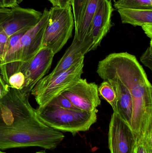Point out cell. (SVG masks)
<instances>
[{
    "label": "cell",
    "instance_id": "1",
    "mask_svg": "<svg viewBox=\"0 0 152 153\" xmlns=\"http://www.w3.org/2000/svg\"><path fill=\"white\" fill-rule=\"evenodd\" d=\"M29 97L18 91L9 99L0 119V150L38 147L52 150L64 139L61 132L38 119Z\"/></svg>",
    "mask_w": 152,
    "mask_h": 153
},
{
    "label": "cell",
    "instance_id": "2",
    "mask_svg": "<svg viewBox=\"0 0 152 153\" xmlns=\"http://www.w3.org/2000/svg\"><path fill=\"white\" fill-rule=\"evenodd\" d=\"M96 72L118 78L129 91L133 103L130 126L136 139L152 130V86L136 56L126 52L110 54L99 62Z\"/></svg>",
    "mask_w": 152,
    "mask_h": 153
},
{
    "label": "cell",
    "instance_id": "3",
    "mask_svg": "<svg viewBox=\"0 0 152 153\" xmlns=\"http://www.w3.org/2000/svg\"><path fill=\"white\" fill-rule=\"evenodd\" d=\"M36 111L37 117L45 125L60 132L70 133L74 136L79 132L89 130L97 121L98 112L68 109L50 104L38 107Z\"/></svg>",
    "mask_w": 152,
    "mask_h": 153
},
{
    "label": "cell",
    "instance_id": "4",
    "mask_svg": "<svg viewBox=\"0 0 152 153\" xmlns=\"http://www.w3.org/2000/svg\"><path fill=\"white\" fill-rule=\"evenodd\" d=\"M84 57L56 76H44L36 84L31 94L35 97L39 107L48 105L53 99L76 83L84 72Z\"/></svg>",
    "mask_w": 152,
    "mask_h": 153
},
{
    "label": "cell",
    "instance_id": "5",
    "mask_svg": "<svg viewBox=\"0 0 152 153\" xmlns=\"http://www.w3.org/2000/svg\"><path fill=\"white\" fill-rule=\"evenodd\" d=\"M72 7L53 6L46 29L42 47L50 48L54 54L59 53L72 36L75 26Z\"/></svg>",
    "mask_w": 152,
    "mask_h": 153
},
{
    "label": "cell",
    "instance_id": "6",
    "mask_svg": "<svg viewBox=\"0 0 152 153\" xmlns=\"http://www.w3.org/2000/svg\"><path fill=\"white\" fill-rule=\"evenodd\" d=\"M54 53L46 47H42L29 62L23 63L19 71L24 74L26 84L21 91L29 96L37 83L48 74L51 69Z\"/></svg>",
    "mask_w": 152,
    "mask_h": 153
},
{
    "label": "cell",
    "instance_id": "7",
    "mask_svg": "<svg viewBox=\"0 0 152 153\" xmlns=\"http://www.w3.org/2000/svg\"><path fill=\"white\" fill-rule=\"evenodd\" d=\"M108 137L111 153H134L135 136L130 126L115 112L112 115Z\"/></svg>",
    "mask_w": 152,
    "mask_h": 153
},
{
    "label": "cell",
    "instance_id": "8",
    "mask_svg": "<svg viewBox=\"0 0 152 153\" xmlns=\"http://www.w3.org/2000/svg\"><path fill=\"white\" fill-rule=\"evenodd\" d=\"M98 85L80 78L76 83L62 94L68 99L75 108L87 112L97 110L101 104Z\"/></svg>",
    "mask_w": 152,
    "mask_h": 153
},
{
    "label": "cell",
    "instance_id": "9",
    "mask_svg": "<svg viewBox=\"0 0 152 153\" xmlns=\"http://www.w3.org/2000/svg\"><path fill=\"white\" fill-rule=\"evenodd\" d=\"M49 16L50 11L46 8L38 23L29 30L21 38L19 55L21 65L29 62L42 48Z\"/></svg>",
    "mask_w": 152,
    "mask_h": 153
},
{
    "label": "cell",
    "instance_id": "10",
    "mask_svg": "<svg viewBox=\"0 0 152 153\" xmlns=\"http://www.w3.org/2000/svg\"><path fill=\"white\" fill-rule=\"evenodd\" d=\"M113 10L111 1H98L96 12L86 37L93 41L91 51L95 50L100 45L104 38L109 33L112 27L111 19Z\"/></svg>",
    "mask_w": 152,
    "mask_h": 153
},
{
    "label": "cell",
    "instance_id": "11",
    "mask_svg": "<svg viewBox=\"0 0 152 153\" xmlns=\"http://www.w3.org/2000/svg\"><path fill=\"white\" fill-rule=\"evenodd\" d=\"M11 13L3 23L0 30L9 37L25 30H28L36 25L42 16L41 12L30 8L18 6L11 8Z\"/></svg>",
    "mask_w": 152,
    "mask_h": 153
},
{
    "label": "cell",
    "instance_id": "12",
    "mask_svg": "<svg viewBox=\"0 0 152 153\" xmlns=\"http://www.w3.org/2000/svg\"><path fill=\"white\" fill-rule=\"evenodd\" d=\"M92 45L93 41L90 39L86 38L82 43L74 39L72 44L67 49L55 68L47 76L53 77L69 69L84 58L86 54L91 51Z\"/></svg>",
    "mask_w": 152,
    "mask_h": 153
},
{
    "label": "cell",
    "instance_id": "13",
    "mask_svg": "<svg viewBox=\"0 0 152 153\" xmlns=\"http://www.w3.org/2000/svg\"><path fill=\"white\" fill-rule=\"evenodd\" d=\"M104 81L109 82L116 93L117 105L115 112L130 126L133 112L132 97L128 89L116 77L99 75Z\"/></svg>",
    "mask_w": 152,
    "mask_h": 153
},
{
    "label": "cell",
    "instance_id": "14",
    "mask_svg": "<svg viewBox=\"0 0 152 153\" xmlns=\"http://www.w3.org/2000/svg\"><path fill=\"white\" fill-rule=\"evenodd\" d=\"M28 30L17 33L10 37L9 45L0 69L1 77L6 84L10 76L19 71L21 66L20 60V40Z\"/></svg>",
    "mask_w": 152,
    "mask_h": 153
},
{
    "label": "cell",
    "instance_id": "15",
    "mask_svg": "<svg viewBox=\"0 0 152 153\" xmlns=\"http://www.w3.org/2000/svg\"><path fill=\"white\" fill-rule=\"evenodd\" d=\"M99 0H86L78 27L75 30L74 39L83 42L86 37L96 12Z\"/></svg>",
    "mask_w": 152,
    "mask_h": 153
},
{
    "label": "cell",
    "instance_id": "16",
    "mask_svg": "<svg viewBox=\"0 0 152 153\" xmlns=\"http://www.w3.org/2000/svg\"><path fill=\"white\" fill-rule=\"evenodd\" d=\"M118 12L121 22L123 24H129L134 27H142L152 24V10L119 8Z\"/></svg>",
    "mask_w": 152,
    "mask_h": 153
},
{
    "label": "cell",
    "instance_id": "17",
    "mask_svg": "<svg viewBox=\"0 0 152 153\" xmlns=\"http://www.w3.org/2000/svg\"><path fill=\"white\" fill-rule=\"evenodd\" d=\"M114 7L117 10L122 8L152 10V0H117L114 2Z\"/></svg>",
    "mask_w": 152,
    "mask_h": 153
},
{
    "label": "cell",
    "instance_id": "18",
    "mask_svg": "<svg viewBox=\"0 0 152 153\" xmlns=\"http://www.w3.org/2000/svg\"><path fill=\"white\" fill-rule=\"evenodd\" d=\"M99 96L106 101L113 109V112L116 110L117 105V98L116 93L109 82L104 81L98 86Z\"/></svg>",
    "mask_w": 152,
    "mask_h": 153
},
{
    "label": "cell",
    "instance_id": "19",
    "mask_svg": "<svg viewBox=\"0 0 152 153\" xmlns=\"http://www.w3.org/2000/svg\"><path fill=\"white\" fill-rule=\"evenodd\" d=\"M135 153H152V130L136 139Z\"/></svg>",
    "mask_w": 152,
    "mask_h": 153
},
{
    "label": "cell",
    "instance_id": "20",
    "mask_svg": "<svg viewBox=\"0 0 152 153\" xmlns=\"http://www.w3.org/2000/svg\"><path fill=\"white\" fill-rule=\"evenodd\" d=\"M26 84V78L24 74L20 71L10 76L8 80V85L11 89L22 90Z\"/></svg>",
    "mask_w": 152,
    "mask_h": 153
},
{
    "label": "cell",
    "instance_id": "21",
    "mask_svg": "<svg viewBox=\"0 0 152 153\" xmlns=\"http://www.w3.org/2000/svg\"><path fill=\"white\" fill-rule=\"evenodd\" d=\"M86 0H72L71 6H72L75 22V30L77 28L80 21L83 11V7Z\"/></svg>",
    "mask_w": 152,
    "mask_h": 153
},
{
    "label": "cell",
    "instance_id": "22",
    "mask_svg": "<svg viewBox=\"0 0 152 153\" xmlns=\"http://www.w3.org/2000/svg\"><path fill=\"white\" fill-rule=\"evenodd\" d=\"M9 40L10 37L3 31L0 30V69L2 65L8 49Z\"/></svg>",
    "mask_w": 152,
    "mask_h": 153
},
{
    "label": "cell",
    "instance_id": "23",
    "mask_svg": "<svg viewBox=\"0 0 152 153\" xmlns=\"http://www.w3.org/2000/svg\"><path fill=\"white\" fill-rule=\"evenodd\" d=\"M49 104L55 105L63 108L68 109H78L76 108H75L71 102L62 94L59 95L53 99Z\"/></svg>",
    "mask_w": 152,
    "mask_h": 153
},
{
    "label": "cell",
    "instance_id": "24",
    "mask_svg": "<svg viewBox=\"0 0 152 153\" xmlns=\"http://www.w3.org/2000/svg\"><path fill=\"white\" fill-rule=\"evenodd\" d=\"M141 62L151 71L152 70V40L151 39L150 46L140 57Z\"/></svg>",
    "mask_w": 152,
    "mask_h": 153
},
{
    "label": "cell",
    "instance_id": "25",
    "mask_svg": "<svg viewBox=\"0 0 152 153\" xmlns=\"http://www.w3.org/2000/svg\"><path fill=\"white\" fill-rule=\"evenodd\" d=\"M10 90V88L6 84L1 76H0V100L8 94Z\"/></svg>",
    "mask_w": 152,
    "mask_h": 153
},
{
    "label": "cell",
    "instance_id": "26",
    "mask_svg": "<svg viewBox=\"0 0 152 153\" xmlns=\"http://www.w3.org/2000/svg\"><path fill=\"white\" fill-rule=\"evenodd\" d=\"M3 8H12L18 6L23 0H1Z\"/></svg>",
    "mask_w": 152,
    "mask_h": 153
},
{
    "label": "cell",
    "instance_id": "27",
    "mask_svg": "<svg viewBox=\"0 0 152 153\" xmlns=\"http://www.w3.org/2000/svg\"><path fill=\"white\" fill-rule=\"evenodd\" d=\"M11 13V9L6 8H0V25L7 20Z\"/></svg>",
    "mask_w": 152,
    "mask_h": 153
},
{
    "label": "cell",
    "instance_id": "28",
    "mask_svg": "<svg viewBox=\"0 0 152 153\" xmlns=\"http://www.w3.org/2000/svg\"><path fill=\"white\" fill-rule=\"evenodd\" d=\"M53 6L65 7L71 4L72 0H49Z\"/></svg>",
    "mask_w": 152,
    "mask_h": 153
},
{
    "label": "cell",
    "instance_id": "29",
    "mask_svg": "<svg viewBox=\"0 0 152 153\" xmlns=\"http://www.w3.org/2000/svg\"><path fill=\"white\" fill-rule=\"evenodd\" d=\"M143 30L144 31L146 36L150 38L151 39H152V24L146 25L142 27Z\"/></svg>",
    "mask_w": 152,
    "mask_h": 153
},
{
    "label": "cell",
    "instance_id": "30",
    "mask_svg": "<svg viewBox=\"0 0 152 153\" xmlns=\"http://www.w3.org/2000/svg\"><path fill=\"white\" fill-rule=\"evenodd\" d=\"M35 153H47L45 152V151H41L39 152H36Z\"/></svg>",
    "mask_w": 152,
    "mask_h": 153
},
{
    "label": "cell",
    "instance_id": "31",
    "mask_svg": "<svg viewBox=\"0 0 152 153\" xmlns=\"http://www.w3.org/2000/svg\"><path fill=\"white\" fill-rule=\"evenodd\" d=\"M3 8L2 4L1 1L0 0V8Z\"/></svg>",
    "mask_w": 152,
    "mask_h": 153
},
{
    "label": "cell",
    "instance_id": "32",
    "mask_svg": "<svg viewBox=\"0 0 152 153\" xmlns=\"http://www.w3.org/2000/svg\"><path fill=\"white\" fill-rule=\"evenodd\" d=\"M0 153H6L4 152H2V151H1V150H0Z\"/></svg>",
    "mask_w": 152,
    "mask_h": 153
},
{
    "label": "cell",
    "instance_id": "33",
    "mask_svg": "<svg viewBox=\"0 0 152 153\" xmlns=\"http://www.w3.org/2000/svg\"><path fill=\"white\" fill-rule=\"evenodd\" d=\"M109 1H112V0H109Z\"/></svg>",
    "mask_w": 152,
    "mask_h": 153
},
{
    "label": "cell",
    "instance_id": "34",
    "mask_svg": "<svg viewBox=\"0 0 152 153\" xmlns=\"http://www.w3.org/2000/svg\"><path fill=\"white\" fill-rule=\"evenodd\" d=\"M134 153H135V152H134Z\"/></svg>",
    "mask_w": 152,
    "mask_h": 153
}]
</instances>
